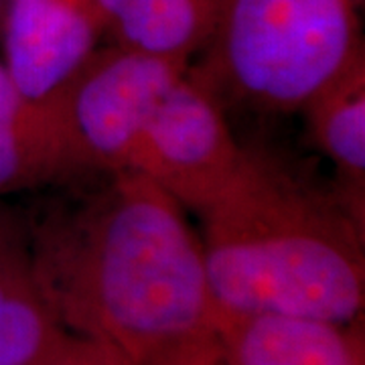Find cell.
Instances as JSON below:
<instances>
[{
    "mask_svg": "<svg viewBox=\"0 0 365 365\" xmlns=\"http://www.w3.org/2000/svg\"><path fill=\"white\" fill-rule=\"evenodd\" d=\"M90 182L29 217L35 276L59 323L130 365H223L185 209L132 170Z\"/></svg>",
    "mask_w": 365,
    "mask_h": 365,
    "instance_id": "6da1fadb",
    "label": "cell"
},
{
    "mask_svg": "<svg viewBox=\"0 0 365 365\" xmlns=\"http://www.w3.org/2000/svg\"><path fill=\"white\" fill-rule=\"evenodd\" d=\"M246 146V144H244ZM201 220L217 313L351 323L365 302V222L333 187L268 146L244 163Z\"/></svg>",
    "mask_w": 365,
    "mask_h": 365,
    "instance_id": "7a4b0ae2",
    "label": "cell"
},
{
    "mask_svg": "<svg viewBox=\"0 0 365 365\" xmlns=\"http://www.w3.org/2000/svg\"><path fill=\"white\" fill-rule=\"evenodd\" d=\"M365 0H222L191 71L222 102L288 114L365 55Z\"/></svg>",
    "mask_w": 365,
    "mask_h": 365,
    "instance_id": "3957f363",
    "label": "cell"
},
{
    "mask_svg": "<svg viewBox=\"0 0 365 365\" xmlns=\"http://www.w3.org/2000/svg\"><path fill=\"white\" fill-rule=\"evenodd\" d=\"M191 63L100 45L51 104L79 177L128 170L150 114Z\"/></svg>",
    "mask_w": 365,
    "mask_h": 365,
    "instance_id": "277c9868",
    "label": "cell"
},
{
    "mask_svg": "<svg viewBox=\"0 0 365 365\" xmlns=\"http://www.w3.org/2000/svg\"><path fill=\"white\" fill-rule=\"evenodd\" d=\"M244 155L246 146L230 128L223 102L189 66L148 118L128 170L199 215L234 181Z\"/></svg>",
    "mask_w": 365,
    "mask_h": 365,
    "instance_id": "5b68a950",
    "label": "cell"
},
{
    "mask_svg": "<svg viewBox=\"0 0 365 365\" xmlns=\"http://www.w3.org/2000/svg\"><path fill=\"white\" fill-rule=\"evenodd\" d=\"M104 37L96 0H4L0 61L26 98L51 104Z\"/></svg>",
    "mask_w": 365,
    "mask_h": 365,
    "instance_id": "8992f818",
    "label": "cell"
},
{
    "mask_svg": "<svg viewBox=\"0 0 365 365\" xmlns=\"http://www.w3.org/2000/svg\"><path fill=\"white\" fill-rule=\"evenodd\" d=\"M215 333L223 365H365L355 321L215 311Z\"/></svg>",
    "mask_w": 365,
    "mask_h": 365,
    "instance_id": "52a82bcc",
    "label": "cell"
},
{
    "mask_svg": "<svg viewBox=\"0 0 365 365\" xmlns=\"http://www.w3.org/2000/svg\"><path fill=\"white\" fill-rule=\"evenodd\" d=\"M67 331L41 292L29 217L0 197V365H33Z\"/></svg>",
    "mask_w": 365,
    "mask_h": 365,
    "instance_id": "ba28073f",
    "label": "cell"
},
{
    "mask_svg": "<svg viewBox=\"0 0 365 365\" xmlns=\"http://www.w3.org/2000/svg\"><path fill=\"white\" fill-rule=\"evenodd\" d=\"M81 181L53 106L26 98L0 61V197Z\"/></svg>",
    "mask_w": 365,
    "mask_h": 365,
    "instance_id": "9c48e42d",
    "label": "cell"
},
{
    "mask_svg": "<svg viewBox=\"0 0 365 365\" xmlns=\"http://www.w3.org/2000/svg\"><path fill=\"white\" fill-rule=\"evenodd\" d=\"M313 146L333 169V187L365 222V55L300 108Z\"/></svg>",
    "mask_w": 365,
    "mask_h": 365,
    "instance_id": "30bf717a",
    "label": "cell"
},
{
    "mask_svg": "<svg viewBox=\"0 0 365 365\" xmlns=\"http://www.w3.org/2000/svg\"><path fill=\"white\" fill-rule=\"evenodd\" d=\"M112 43L193 63L222 0H96Z\"/></svg>",
    "mask_w": 365,
    "mask_h": 365,
    "instance_id": "8fae6325",
    "label": "cell"
},
{
    "mask_svg": "<svg viewBox=\"0 0 365 365\" xmlns=\"http://www.w3.org/2000/svg\"><path fill=\"white\" fill-rule=\"evenodd\" d=\"M33 365H130V361L104 341L67 331L63 339Z\"/></svg>",
    "mask_w": 365,
    "mask_h": 365,
    "instance_id": "7c38bea8",
    "label": "cell"
},
{
    "mask_svg": "<svg viewBox=\"0 0 365 365\" xmlns=\"http://www.w3.org/2000/svg\"><path fill=\"white\" fill-rule=\"evenodd\" d=\"M2 11H4V0H0V21H2Z\"/></svg>",
    "mask_w": 365,
    "mask_h": 365,
    "instance_id": "4fadbf2b",
    "label": "cell"
}]
</instances>
